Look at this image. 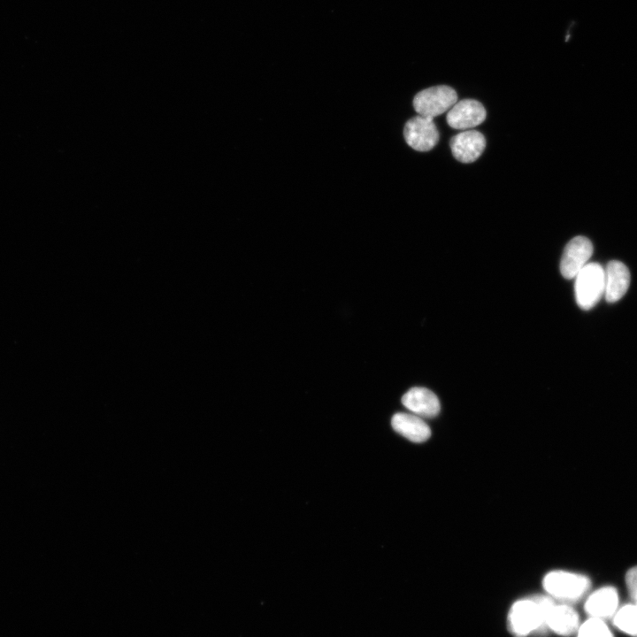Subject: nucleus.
<instances>
[{
    "label": "nucleus",
    "instance_id": "423d86ee",
    "mask_svg": "<svg viewBox=\"0 0 637 637\" xmlns=\"http://www.w3.org/2000/svg\"><path fill=\"white\" fill-rule=\"evenodd\" d=\"M592 242L584 236L572 238L565 246L560 262V271L565 279H573L588 264L593 254Z\"/></svg>",
    "mask_w": 637,
    "mask_h": 637
},
{
    "label": "nucleus",
    "instance_id": "dca6fc26",
    "mask_svg": "<svg viewBox=\"0 0 637 637\" xmlns=\"http://www.w3.org/2000/svg\"><path fill=\"white\" fill-rule=\"evenodd\" d=\"M625 583L632 602L637 605V566L626 572Z\"/></svg>",
    "mask_w": 637,
    "mask_h": 637
},
{
    "label": "nucleus",
    "instance_id": "4468645a",
    "mask_svg": "<svg viewBox=\"0 0 637 637\" xmlns=\"http://www.w3.org/2000/svg\"><path fill=\"white\" fill-rule=\"evenodd\" d=\"M613 623L620 631L637 637V605L631 602L618 609Z\"/></svg>",
    "mask_w": 637,
    "mask_h": 637
},
{
    "label": "nucleus",
    "instance_id": "f257e3e1",
    "mask_svg": "<svg viewBox=\"0 0 637 637\" xmlns=\"http://www.w3.org/2000/svg\"><path fill=\"white\" fill-rule=\"evenodd\" d=\"M554 604L549 596H535L516 602L509 614L510 631L518 637H524L546 626V618Z\"/></svg>",
    "mask_w": 637,
    "mask_h": 637
},
{
    "label": "nucleus",
    "instance_id": "1a4fd4ad",
    "mask_svg": "<svg viewBox=\"0 0 637 637\" xmlns=\"http://www.w3.org/2000/svg\"><path fill=\"white\" fill-rule=\"evenodd\" d=\"M403 405L420 418H434L441 410L436 395L426 388L415 387L402 397Z\"/></svg>",
    "mask_w": 637,
    "mask_h": 637
},
{
    "label": "nucleus",
    "instance_id": "ddd939ff",
    "mask_svg": "<svg viewBox=\"0 0 637 637\" xmlns=\"http://www.w3.org/2000/svg\"><path fill=\"white\" fill-rule=\"evenodd\" d=\"M393 429L413 442H423L431 435L427 424L415 414L398 412L391 419Z\"/></svg>",
    "mask_w": 637,
    "mask_h": 637
},
{
    "label": "nucleus",
    "instance_id": "0eeeda50",
    "mask_svg": "<svg viewBox=\"0 0 637 637\" xmlns=\"http://www.w3.org/2000/svg\"><path fill=\"white\" fill-rule=\"evenodd\" d=\"M486 115V110L479 101L464 99L449 110L446 120L452 128L464 131L481 124Z\"/></svg>",
    "mask_w": 637,
    "mask_h": 637
},
{
    "label": "nucleus",
    "instance_id": "7ed1b4c3",
    "mask_svg": "<svg viewBox=\"0 0 637 637\" xmlns=\"http://www.w3.org/2000/svg\"><path fill=\"white\" fill-rule=\"evenodd\" d=\"M575 298L585 311L592 309L604 295V269L598 263H588L575 277Z\"/></svg>",
    "mask_w": 637,
    "mask_h": 637
},
{
    "label": "nucleus",
    "instance_id": "f03ea898",
    "mask_svg": "<svg viewBox=\"0 0 637 637\" xmlns=\"http://www.w3.org/2000/svg\"><path fill=\"white\" fill-rule=\"evenodd\" d=\"M542 584L550 597L564 602L580 599L590 587L587 576L562 570L547 573Z\"/></svg>",
    "mask_w": 637,
    "mask_h": 637
},
{
    "label": "nucleus",
    "instance_id": "9d476101",
    "mask_svg": "<svg viewBox=\"0 0 637 637\" xmlns=\"http://www.w3.org/2000/svg\"><path fill=\"white\" fill-rule=\"evenodd\" d=\"M630 284L628 268L620 261L609 262L604 269V298L615 303L626 293Z\"/></svg>",
    "mask_w": 637,
    "mask_h": 637
},
{
    "label": "nucleus",
    "instance_id": "6e6552de",
    "mask_svg": "<svg viewBox=\"0 0 637 637\" xmlns=\"http://www.w3.org/2000/svg\"><path fill=\"white\" fill-rule=\"evenodd\" d=\"M454 157L462 163L474 162L486 147L484 135L476 130H464L454 135L449 142Z\"/></svg>",
    "mask_w": 637,
    "mask_h": 637
},
{
    "label": "nucleus",
    "instance_id": "f8f14e48",
    "mask_svg": "<svg viewBox=\"0 0 637 637\" xmlns=\"http://www.w3.org/2000/svg\"><path fill=\"white\" fill-rule=\"evenodd\" d=\"M546 626L554 633L563 636H568L577 633L579 627L578 613L571 606L561 603L554 604L548 612Z\"/></svg>",
    "mask_w": 637,
    "mask_h": 637
},
{
    "label": "nucleus",
    "instance_id": "20e7f679",
    "mask_svg": "<svg viewBox=\"0 0 637 637\" xmlns=\"http://www.w3.org/2000/svg\"><path fill=\"white\" fill-rule=\"evenodd\" d=\"M457 102V95L452 88L439 85L416 94L413 107L418 115L434 119L449 111Z\"/></svg>",
    "mask_w": 637,
    "mask_h": 637
},
{
    "label": "nucleus",
    "instance_id": "9b49d317",
    "mask_svg": "<svg viewBox=\"0 0 637 637\" xmlns=\"http://www.w3.org/2000/svg\"><path fill=\"white\" fill-rule=\"evenodd\" d=\"M618 606V595L612 587H604L592 593L585 602V610L590 618L606 620L613 618Z\"/></svg>",
    "mask_w": 637,
    "mask_h": 637
},
{
    "label": "nucleus",
    "instance_id": "2eb2a0df",
    "mask_svg": "<svg viewBox=\"0 0 637 637\" xmlns=\"http://www.w3.org/2000/svg\"><path fill=\"white\" fill-rule=\"evenodd\" d=\"M577 637H614L603 620L589 618L581 624Z\"/></svg>",
    "mask_w": 637,
    "mask_h": 637
},
{
    "label": "nucleus",
    "instance_id": "39448f33",
    "mask_svg": "<svg viewBox=\"0 0 637 637\" xmlns=\"http://www.w3.org/2000/svg\"><path fill=\"white\" fill-rule=\"evenodd\" d=\"M403 135L407 144L418 151H428L439 142V132L433 119L421 115L409 119Z\"/></svg>",
    "mask_w": 637,
    "mask_h": 637
}]
</instances>
